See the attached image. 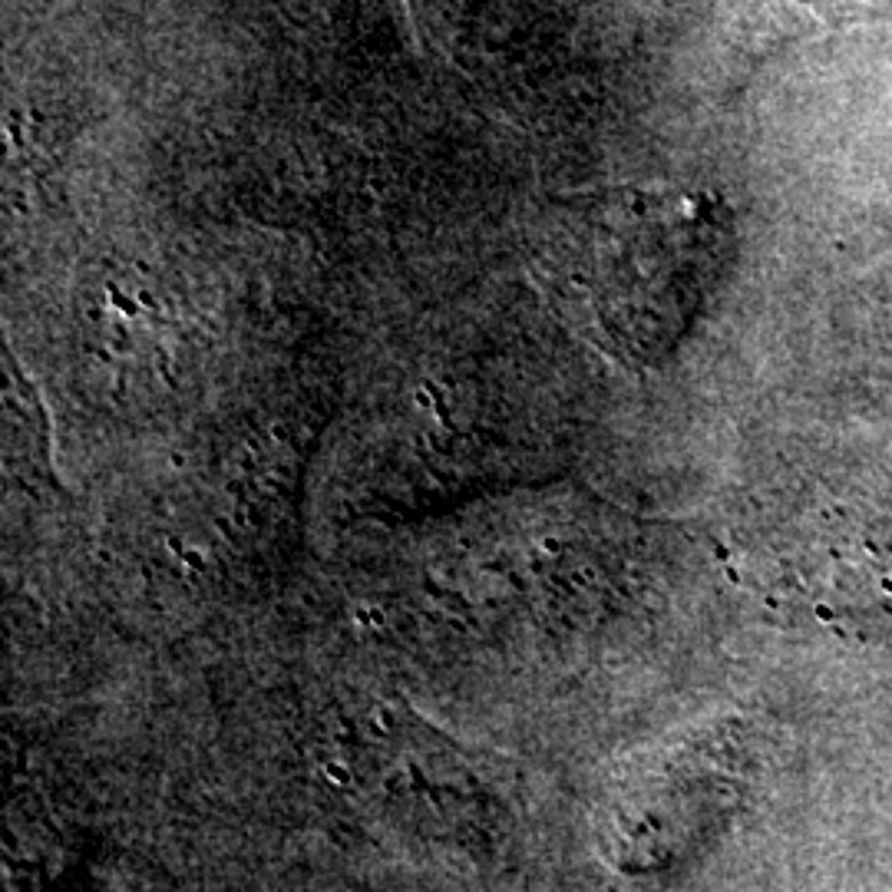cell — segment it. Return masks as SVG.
<instances>
[{
  "mask_svg": "<svg viewBox=\"0 0 892 892\" xmlns=\"http://www.w3.org/2000/svg\"><path fill=\"white\" fill-rule=\"evenodd\" d=\"M360 760L383 803L423 830L460 836L466 826H483L486 800L476 790L479 783L456 764L450 743L420 727L413 714L377 711L360 737Z\"/></svg>",
  "mask_w": 892,
  "mask_h": 892,
  "instance_id": "6da1fadb",
  "label": "cell"
},
{
  "mask_svg": "<svg viewBox=\"0 0 892 892\" xmlns=\"http://www.w3.org/2000/svg\"><path fill=\"white\" fill-rule=\"evenodd\" d=\"M727 767L711 764L701 747H681L664 757V764L648 767L628 793L618 790L612 813V830L618 846L631 849L651 846L654 853L674 849V836H694L707 830L697 807L724 816L730 803Z\"/></svg>",
  "mask_w": 892,
  "mask_h": 892,
  "instance_id": "7a4b0ae2",
  "label": "cell"
},
{
  "mask_svg": "<svg viewBox=\"0 0 892 892\" xmlns=\"http://www.w3.org/2000/svg\"><path fill=\"white\" fill-rule=\"evenodd\" d=\"M747 24L764 50L859 24H892V0H747Z\"/></svg>",
  "mask_w": 892,
  "mask_h": 892,
  "instance_id": "3957f363",
  "label": "cell"
}]
</instances>
